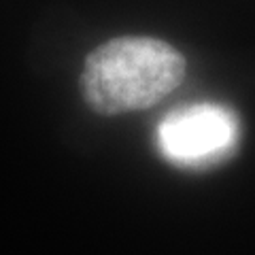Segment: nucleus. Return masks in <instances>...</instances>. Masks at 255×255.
Returning a JSON list of instances; mask_svg holds the SVG:
<instances>
[{
  "mask_svg": "<svg viewBox=\"0 0 255 255\" xmlns=\"http://www.w3.org/2000/svg\"><path fill=\"white\" fill-rule=\"evenodd\" d=\"M185 58L151 36H117L87 55L81 94L100 115L149 109L179 87Z\"/></svg>",
  "mask_w": 255,
  "mask_h": 255,
  "instance_id": "obj_1",
  "label": "nucleus"
},
{
  "mask_svg": "<svg viewBox=\"0 0 255 255\" xmlns=\"http://www.w3.org/2000/svg\"><path fill=\"white\" fill-rule=\"evenodd\" d=\"M238 142V122L219 105H194L170 113L157 128V145L179 166L221 162Z\"/></svg>",
  "mask_w": 255,
  "mask_h": 255,
  "instance_id": "obj_2",
  "label": "nucleus"
}]
</instances>
